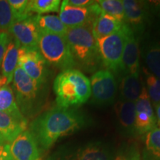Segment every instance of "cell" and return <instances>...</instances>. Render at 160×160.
Here are the masks:
<instances>
[{"mask_svg": "<svg viewBox=\"0 0 160 160\" xmlns=\"http://www.w3.org/2000/svg\"><path fill=\"white\" fill-rule=\"evenodd\" d=\"M0 160H14L10 151V144L4 142L0 146Z\"/></svg>", "mask_w": 160, "mask_h": 160, "instance_id": "obj_32", "label": "cell"}, {"mask_svg": "<svg viewBox=\"0 0 160 160\" xmlns=\"http://www.w3.org/2000/svg\"><path fill=\"white\" fill-rule=\"evenodd\" d=\"M91 91L93 102L97 105H109L114 102L117 83L111 71L99 70L91 77Z\"/></svg>", "mask_w": 160, "mask_h": 160, "instance_id": "obj_8", "label": "cell"}, {"mask_svg": "<svg viewBox=\"0 0 160 160\" xmlns=\"http://www.w3.org/2000/svg\"><path fill=\"white\" fill-rule=\"evenodd\" d=\"M65 39L76 65L88 71H93L102 62L93 25L68 28Z\"/></svg>", "mask_w": 160, "mask_h": 160, "instance_id": "obj_3", "label": "cell"}, {"mask_svg": "<svg viewBox=\"0 0 160 160\" xmlns=\"http://www.w3.org/2000/svg\"><path fill=\"white\" fill-rule=\"evenodd\" d=\"M40 32L65 36L68 28L55 15H37L33 17Z\"/></svg>", "mask_w": 160, "mask_h": 160, "instance_id": "obj_22", "label": "cell"}, {"mask_svg": "<svg viewBox=\"0 0 160 160\" xmlns=\"http://www.w3.org/2000/svg\"><path fill=\"white\" fill-rule=\"evenodd\" d=\"M155 109H156V113H157V125L159 126L160 128V104L159 105H157L154 106Z\"/></svg>", "mask_w": 160, "mask_h": 160, "instance_id": "obj_34", "label": "cell"}, {"mask_svg": "<svg viewBox=\"0 0 160 160\" xmlns=\"http://www.w3.org/2000/svg\"><path fill=\"white\" fill-rule=\"evenodd\" d=\"M87 117L79 110L57 106L39 116L30 125L40 151L49 149L60 138L85 127Z\"/></svg>", "mask_w": 160, "mask_h": 160, "instance_id": "obj_1", "label": "cell"}, {"mask_svg": "<svg viewBox=\"0 0 160 160\" xmlns=\"http://www.w3.org/2000/svg\"><path fill=\"white\" fill-rule=\"evenodd\" d=\"M9 144L14 160H41L40 149L30 131L25 130Z\"/></svg>", "mask_w": 160, "mask_h": 160, "instance_id": "obj_14", "label": "cell"}, {"mask_svg": "<svg viewBox=\"0 0 160 160\" xmlns=\"http://www.w3.org/2000/svg\"><path fill=\"white\" fill-rule=\"evenodd\" d=\"M142 57L151 73L160 79V43L151 42L146 45Z\"/></svg>", "mask_w": 160, "mask_h": 160, "instance_id": "obj_23", "label": "cell"}, {"mask_svg": "<svg viewBox=\"0 0 160 160\" xmlns=\"http://www.w3.org/2000/svg\"><path fill=\"white\" fill-rule=\"evenodd\" d=\"M47 64L38 50L19 48L18 65L26 74L39 85H43L47 79Z\"/></svg>", "mask_w": 160, "mask_h": 160, "instance_id": "obj_10", "label": "cell"}, {"mask_svg": "<svg viewBox=\"0 0 160 160\" xmlns=\"http://www.w3.org/2000/svg\"><path fill=\"white\" fill-rule=\"evenodd\" d=\"M13 93L21 113L30 114L37 108L42 85L33 81L18 65L13 78Z\"/></svg>", "mask_w": 160, "mask_h": 160, "instance_id": "obj_6", "label": "cell"}, {"mask_svg": "<svg viewBox=\"0 0 160 160\" xmlns=\"http://www.w3.org/2000/svg\"><path fill=\"white\" fill-rule=\"evenodd\" d=\"M38 51L48 64L63 71L76 66L65 36L40 32Z\"/></svg>", "mask_w": 160, "mask_h": 160, "instance_id": "obj_4", "label": "cell"}, {"mask_svg": "<svg viewBox=\"0 0 160 160\" xmlns=\"http://www.w3.org/2000/svg\"><path fill=\"white\" fill-rule=\"evenodd\" d=\"M8 33L17 42L20 47L38 50L40 31L33 17L17 21L13 24Z\"/></svg>", "mask_w": 160, "mask_h": 160, "instance_id": "obj_13", "label": "cell"}, {"mask_svg": "<svg viewBox=\"0 0 160 160\" xmlns=\"http://www.w3.org/2000/svg\"><path fill=\"white\" fill-rule=\"evenodd\" d=\"M20 45L15 39H12L8 45L1 65L2 77L7 85L13 81V74L19 63V51Z\"/></svg>", "mask_w": 160, "mask_h": 160, "instance_id": "obj_18", "label": "cell"}, {"mask_svg": "<svg viewBox=\"0 0 160 160\" xmlns=\"http://www.w3.org/2000/svg\"><path fill=\"white\" fill-rule=\"evenodd\" d=\"M4 142H4L3 139H2V138L1 136H0V146L2 145V144H3Z\"/></svg>", "mask_w": 160, "mask_h": 160, "instance_id": "obj_36", "label": "cell"}, {"mask_svg": "<svg viewBox=\"0 0 160 160\" xmlns=\"http://www.w3.org/2000/svg\"><path fill=\"white\" fill-rule=\"evenodd\" d=\"M11 35L8 32H0V68L8 45L11 40Z\"/></svg>", "mask_w": 160, "mask_h": 160, "instance_id": "obj_31", "label": "cell"}, {"mask_svg": "<svg viewBox=\"0 0 160 160\" xmlns=\"http://www.w3.org/2000/svg\"><path fill=\"white\" fill-rule=\"evenodd\" d=\"M102 12L97 1L90 7L79 8L69 5L67 0H65L62 2L59 17L67 28L93 25Z\"/></svg>", "mask_w": 160, "mask_h": 160, "instance_id": "obj_9", "label": "cell"}, {"mask_svg": "<svg viewBox=\"0 0 160 160\" xmlns=\"http://www.w3.org/2000/svg\"><path fill=\"white\" fill-rule=\"evenodd\" d=\"M60 5L59 0H32L28 2V11L31 13L42 15L50 12H58Z\"/></svg>", "mask_w": 160, "mask_h": 160, "instance_id": "obj_25", "label": "cell"}, {"mask_svg": "<svg viewBox=\"0 0 160 160\" xmlns=\"http://www.w3.org/2000/svg\"><path fill=\"white\" fill-rule=\"evenodd\" d=\"M0 112L6 113L19 119H26L18 108L14 93L9 85L0 86Z\"/></svg>", "mask_w": 160, "mask_h": 160, "instance_id": "obj_21", "label": "cell"}, {"mask_svg": "<svg viewBox=\"0 0 160 160\" xmlns=\"http://www.w3.org/2000/svg\"><path fill=\"white\" fill-rule=\"evenodd\" d=\"M125 11V22L136 33H142L150 20L148 3L137 0L122 1Z\"/></svg>", "mask_w": 160, "mask_h": 160, "instance_id": "obj_12", "label": "cell"}, {"mask_svg": "<svg viewBox=\"0 0 160 160\" xmlns=\"http://www.w3.org/2000/svg\"><path fill=\"white\" fill-rule=\"evenodd\" d=\"M125 23V22L119 21L114 17L102 12L93 23V36L96 40L102 39L119 31Z\"/></svg>", "mask_w": 160, "mask_h": 160, "instance_id": "obj_19", "label": "cell"}, {"mask_svg": "<svg viewBox=\"0 0 160 160\" xmlns=\"http://www.w3.org/2000/svg\"><path fill=\"white\" fill-rule=\"evenodd\" d=\"M146 149L156 160H160V128H156L147 133L145 138Z\"/></svg>", "mask_w": 160, "mask_h": 160, "instance_id": "obj_28", "label": "cell"}, {"mask_svg": "<svg viewBox=\"0 0 160 160\" xmlns=\"http://www.w3.org/2000/svg\"><path fill=\"white\" fill-rule=\"evenodd\" d=\"M53 90L57 106L65 108L83 105L91 95L89 79L74 68L62 71L56 77Z\"/></svg>", "mask_w": 160, "mask_h": 160, "instance_id": "obj_2", "label": "cell"}, {"mask_svg": "<svg viewBox=\"0 0 160 160\" xmlns=\"http://www.w3.org/2000/svg\"><path fill=\"white\" fill-rule=\"evenodd\" d=\"M113 150L102 142H91L58 151L50 160H113Z\"/></svg>", "mask_w": 160, "mask_h": 160, "instance_id": "obj_7", "label": "cell"}, {"mask_svg": "<svg viewBox=\"0 0 160 160\" xmlns=\"http://www.w3.org/2000/svg\"><path fill=\"white\" fill-rule=\"evenodd\" d=\"M122 71L128 73H139V48L137 38L131 29L127 35L124 46Z\"/></svg>", "mask_w": 160, "mask_h": 160, "instance_id": "obj_16", "label": "cell"}, {"mask_svg": "<svg viewBox=\"0 0 160 160\" xmlns=\"http://www.w3.org/2000/svg\"><path fill=\"white\" fill-rule=\"evenodd\" d=\"M67 2L72 6L79 8H88L96 2L91 0H67Z\"/></svg>", "mask_w": 160, "mask_h": 160, "instance_id": "obj_33", "label": "cell"}, {"mask_svg": "<svg viewBox=\"0 0 160 160\" xmlns=\"http://www.w3.org/2000/svg\"><path fill=\"white\" fill-rule=\"evenodd\" d=\"M130 30L129 26L125 23L119 31L97 40L102 62L108 71L116 73L122 71L124 46Z\"/></svg>", "mask_w": 160, "mask_h": 160, "instance_id": "obj_5", "label": "cell"}, {"mask_svg": "<svg viewBox=\"0 0 160 160\" xmlns=\"http://www.w3.org/2000/svg\"><path fill=\"white\" fill-rule=\"evenodd\" d=\"M17 21L8 2L0 0V32H8Z\"/></svg>", "mask_w": 160, "mask_h": 160, "instance_id": "obj_27", "label": "cell"}, {"mask_svg": "<svg viewBox=\"0 0 160 160\" xmlns=\"http://www.w3.org/2000/svg\"><path fill=\"white\" fill-rule=\"evenodd\" d=\"M143 83L139 79V73H128L120 82L122 99L135 102L141 94Z\"/></svg>", "mask_w": 160, "mask_h": 160, "instance_id": "obj_20", "label": "cell"}, {"mask_svg": "<svg viewBox=\"0 0 160 160\" xmlns=\"http://www.w3.org/2000/svg\"><path fill=\"white\" fill-rule=\"evenodd\" d=\"M113 160H141L139 148L133 144L124 145L115 154Z\"/></svg>", "mask_w": 160, "mask_h": 160, "instance_id": "obj_30", "label": "cell"}, {"mask_svg": "<svg viewBox=\"0 0 160 160\" xmlns=\"http://www.w3.org/2000/svg\"><path fill=\"white\" fill-rule=\"evenodd\" d=\"M103 13L111 16L121 22H125V11L122 1L119 0H99L97 1Z\"/></svg>", "mask_w": 160, "mask_h": 160, "instance_id": "obj_24", "label": "cell"}, {"mask_svg": "<svg viewBox=\"0 0 160 160\" xmlns=\"http://www.w3.org/2000/svg\"><path fill=\"white\" fill-rule=\"evenodd\" d=\"M27 119H19L3 112H0V136L4 142L11 143L26 130Z\"/></svg>", "mask_w": 160, "mask_h": 160, "instance_id": "obj_17", "label": "cell"}, {"mask_svg": "<svg viewBox=\"0 0 160 160\" xmlns=\"http://www.w3.org/2000/svg\"><path fill=\"white\" fill-rule=\"evenodd\" d=\"M114 110L120 133L126 137L137 135L135 131V102L121 99L115 104Z\"/></svg>", "mask_w": 160, "mask_h": 160, "instance_id": "obj_15", "label": "cell"}, {"mask_svg": "<svg viewBox=\"0 0 160 160\" xmlns=\"http://www.w3.org/2000/svg\"><path fill=\"white\" fill-rule=\"evenodd\" d=\"M154 9L156 12H157V15L158 19H159V21L160 22V2H157L155 4Z\"/></svg>", "mask_w": 160, "mask_h": 160, "instance_id": "obj_35", "label": "cell"}, {"mask_svg": "<svg viewBox=\"0 0 160 160\" xmlns=\"http://www.w3.org/2000/svg\"><path fill=\"white\" fill-rule=\"evenodd\" d=\"M16 20L20 21L31 17V13L28 11V0H9ZM16 21V22H17Z\"/></svg>", "mask_w": 160, "mask_h": 160, "instance_id": "obj_29", "label": "cell"}, {"mask_svg": "<svg viewBox=\"0 0 160 160\" xmlns=\"http://www.w3.org/2000/svg\"><path fill=\"white\" fill-rule=\"evenodd\" d=\"M143 71L146 79L145 88L151 102L154 106L159 105L160 104V79L152 74L145 68H144Z\"/></svg>", "mask_w": 160, "mask_h": 160, "instance_id": "obj_26", "label": "cell"}, {"mask_svg": "<svg viewBox=\"0 0 160 160\" xmlns=\"http://www.w3.org/2000/svg\"><path fill=\"white\" fill-rule=\"evenodd\" d=\"M135 109L136 134H147L152 130L157 128V117H156L151 99L144 84L141 94L135 102Z\"/></svg>", "mask_w": 160, "mask_h": 160, "instance_id": "obj_11", "label": "cell"}]
</instances>
